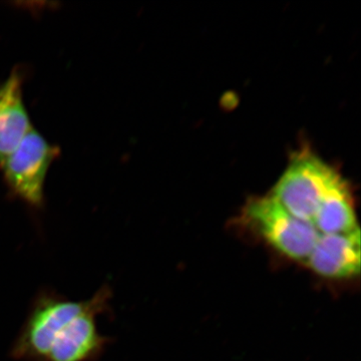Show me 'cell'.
I'll use <instances>...</instances> for the list:
<instances>
[{"label":"cell","mask_w":361,"mask_h":361,"mask_svg":"<svg viewBox=\"0 0 361 361\" xmlns=\"http://www.w3.org/2000/svg\"><path fill=\"white\" fill-rule=\"evenodd\" d=\"M111 299L109 284L85 300H73L54 289H40L9 355L16 361L99 360L113 342L97 326L99 318L110 312Z\"/></svg>","instance_id":"6da1fadb"},{"label":"cell","mask_w":361,"mask_h":361,"mask_svg":"<svg viewBox=\"0 0 361 361\" xmlns=\"http://www.w3.org/2000/svg\"><path fill=\"white\" fill-rule=\"evenodd\" d=\"M342 178L319 157L302 152L292 159L270 195L292 216L312 224L325 197Z\"/></svg>","instance_id":"7a4b0ae2"},{"label":"cell","mask_w":361,"mask_h":361,"mask_svg":"<svg viewBox=\"0 0 361 361\" xmlns=\"http://www.w3.org/2000/svg\"><path fill=\"white\" fill-rule=\"evenodd\" d=\"M242 217L275 250L304 264L322 235L287 212L270 194L247 202Z\"/></svg>","instance_id":"3957f363"},{"label":"cell","mask_w":361,"mask_h":361,"mask_svg":"<svg viewBox=\"0 0 361 361\" xmlns=\"http://www.w3.org/2000/svg\"><path fill=\"white\" fill-rule=\"evenodd\" d=\"M59 154L58 146L32 128L20 145L0 161V171L9 193L33 210L42 209L47 173Z\"/></svg>","instance_id":"277c9868"},{"label":"cell","mask_w":361,"mask_h":361,"mask_svg":"<svg viewBox=\"0 0 361 361\" xmlns=\"http://www.w3.org/2000/svg\"><path fill=\"white\" fill-rule=\"evenodd\" d=\"M360 230L322 235L305 265L319 276L348 279L360 274Z\"/></svg>","instance_id":"5b68a950"},{"label":"cell","mask_w":361,"mask_h":361,"mask_svg":"<svg viewBox=\"0 0 361 361\" xmlns=\"http://www.w3.org/2000/svg\"><path fill=\"white\" fill-rule=\"evenodd\" d=\"M23 82L20 71L16 70L0 84V161L33 128L23 99Z\"/></svg>","instance_id":"8992f818"},{"label":"cell","mask_w":361,"mask_h":361,"mask_svg":"<svg viewBox=\"0 0 361 361\" xmlns=\"http://www.w3.org/2000/svg\"><path fill=\"white\" fill-rule=\"evenodd\" d=\"M312 225L320 234H346L360 230L350 187L342 178L318 209Z\"/></svg>","instance_id":"52a82bcc"}]
</instances>
